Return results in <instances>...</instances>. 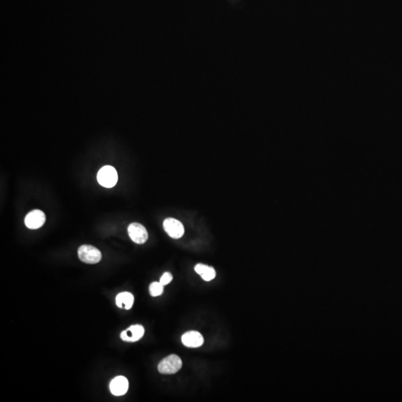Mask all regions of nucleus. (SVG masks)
<instances>
[{
	"mask_svg": "<svg viewBox=\"0 0 402 402\" xmlns=\"http://www.w3.org/2000/svg\"><path fill=\"white\" fill-rule=\"evenodd\" d=\"M182 362L180 357L176 354H171L165 357L158 365V370L165 375L175 374L182 368Z\"/></svg>",
	"mask_w": 402,
	"mask_h": 402,
	"instance_id": "nucleus-1",
	"label": "nucleus"
},
{
	"mask_svg": "<svg viewBox=\"0 0 402 402\" xmlns=\"http://www.w3.org/2000/svg\"><path fill=\"white\" fill-rule=\"evenodd\" d=\"M97 179L99 183L105 188H113L118 181V173L115 168L105 166L98 172Z\"/></svg>",
	"mask_w": 402,
	"mask_h": 402,
	"instance_id": "nucleus-2",
	"label": "nucleus"
},
{
	"mask_svg": "<svg viewBox=\"0 0 402 402\" xmlns=\"http://www.w3.org/2000/svg\"><path fill=\"white\" fill-rule=\"evenodd\" d=\"M78 258L84 263L97 264L102 259V253L99 249L92 245L81 246L78 250Z\"/></svg>",
	"mask_w": 402,
	"mask_h": 402,
	"instance_id": "nucleus-3",
	"label": "nucleus"
},
{
	"mask_svg": "<svg viewBox=\"0 0 402 402\" xmlns=\"http://www.w3.org/2000/svg\"><path fill=\"white\" fill-rule=\"evenodd\" d=\"M130 239L138 244H145L148 238V233L143 225L139 223L130 224L127 228Z\"/></svg>",
	"mask_w": 402,
	"mask_h": 402,
	"instance_id": "nucleus-4",
	"label": "nucleus"
},
{
	"mask_svg": "<svg viewBox=\"0 0 402 402\" xmlns=\"http://www.w3.org/2000/svg\"><path fill=\"white\" fill-rule=\"evenodd\" d=\"M163 228L166 233L171 237V238H174V239H178L180 238L184 235L185 230H184L183 225L179 221L176 219H166L163 222Z\"/></svg>",
	"mask_w": 402,
	"mask_h": 402,
	"instance_id": "nucleus-5",
	"label": "nucleus"
},
{
	"mask_svg": "<svg viewBox=\"0 0 402 402\" xmlns=\"http://www.w3.org/2000/svg\"><path fill=\"white\" fill-rule=\"evenodd\" d=\"M46 222V215L40 210H32L25 218V225L30 230H37Z\"/></svg>",
	"mask_w": 402,
	"mask_h": 402,
	"instance_id": "nucleus-6",
	"label": "nucleus"
},
{
	"mask_svg": "<svg viewBox=\"0 0 402 402\" xmlns=\"http://www.w3.org/2000/svg\"><path fill=\"white\" fill-rule=\"evenodd\" d=\"M182 344L188 348H198L204 344V339L200 332L190 331L185 332L181 338Z\"/></svg>",
	"mask_w": 402,
	"mask_h": 402,
	"instance_id": "nucleus-7",
	"label": "nucleus"
},
{
	"mask_svg": "<svg viewBox=\"0 0 402 402\" xmlns=\"http://www.w3.org/2000/svg\"><path fill=\"white\" fill-rule=\"evenodd\" d=\"M144 334L145 329L143 326L140 325H133L121 332L120 337L121 340L125 342L133 343L139 341L143 337Z\"/></svg>",
	"mask_w": 402,
	"mask_h": 402,
	"instance_id": "nucleus-8",
	"label": "nucleus"
},
{
	"mask_svg": "<svg viewBox=\"0 0 402 402\" xmlns=\"http://www.w3.org/2000/svg\"><path fill=\"white\" fill-rule=\"evenodd\" d=\"M129 382L124 376H117L111 381L110 390L113 395L121 396L125 394L128 390Z\"/></svg>",
	"mask_w": 402,
	"mask_h": 402,
	"instance_id": "nucleus-9",
	"label": "nucleus"
},
{
	"mask_svg": "<svg viewBox=\"0 0 402 402\" xmlns=\"http://www.w3.org/2000/svg\"><path fill=\"white\" fill-rule=\"evenodd\" d=\"M134 302V296L129 292H121L118 293L115 298V303L120 308L129 310L133 306Z\"/></svg>",
	"mask_w": 402,
	"mask_h": 402,
	"instance_id": "nucleus-10",
	"label": "nucleus"
},
{
	"mask_svg": "<svg viewBox=\"0 0 402 402\" xmlns=\"http://www.w3.org/2000/svg\"><path fill=\"white\" fill-rule=\"evenodd\" d=\"M194 271L202 277L204 281H211V280H214L215 277H216V272L214 268L207 266L204 264H197L194 268Z\"/></svg>",
	"mask_w": 402,
	"mask_h": 402,
	"instance_id": "nucleus-11",
	"label": "nucleus"
},
{
	"mask_svg": "<svg viewBox=\"0 0 402 402\" xmlns=\"http://www.w3.org/2000/svg\"><path fill=\"white\" fill-rule=\"evenodd\" d=\"M163 287L164 286H163L160 282L151 283L149 287L150 294L152 296H160L163 293Z\"/></svg>",
	"mask_w": 402,
	"mask_h": 402,
	"instance_id": "nucleus-12",
	"label": "nucleus"
},
{
	"mask_svg": "<svg viewBox=\"0 0 402 402\" xmlns=\"http://www.w3.org/2000/svg\"><path fill=\"white\" fill-rule=\"evenodd\" d=\"M173 280V277H172V274L170 273H165L163 274V275L162 276L161 278H160V283H161L163 286H166V285L169 284Z\"/></svg>",
	"mask_w": 402,
	"mask_h": 402,
	"instance_id": "nucleus-13",
	"label": "nucleus"
}]
</instances>
